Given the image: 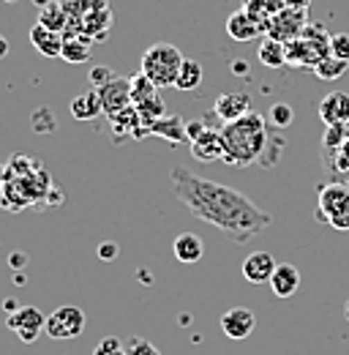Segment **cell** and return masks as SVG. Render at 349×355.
<instances>
[{"mask_svg":"<svg viewBox=\"0 0 349 355\" xmlns=\"http://www.w3.org/2000/svg\"><path fill=\"white\" fill-rule=\"evenodd\" d=\"M172 189L191 216L216 227L232 243H249L270 224V214L262 211L254 200L186 167H172Z\"/></svg>","mask_w":349,"mask_h":355,"instance_id":"6da1fadb","label":"cell"},{"mask_svg":"<svg viewBox=\"0 0 349 355\" xmlns=\"http://www.w3.org/2000/svg\"><path fill=\"white\" fill-rule=\"evenodd\" d=\"M221 137L226 145V156L224 162L232 167H249L254 162H262L265 148L270 142V132H267V121L260 112H249L232 123L221 126Z\"/></svg>","mask_w":349,"mask_h":355,"instance_id":"7a4b0ae2","label":"cell"},{"mask_svg":"<svg viewBox=\"0 0 349 355\" xmlns=\"http://www.w3.org/2000/svg\"><path fill=\"white\" fill-rule=\"evenodd\" d=\"M183 52L174 44L167 42H159V44H150L142 52V60H139V71L156 85V88H174V80H177V71L183 66Z\"/></svg>","mask_w":349,"mask_h":355,"instance_id":"3957f363","label":"cell"},{"mask_svg":"<svg viewBox=\"0 0 349 355\" xmlns=\"http://www.w3.org/2000/svg\"><path fill=\"white\" fill-rule=\"evenodd\" d=\"M330 55V33L322 22H308L303 33L287 44V66L292 69H311Z\"/></svg>","mask_w":349,"mask_h":355,"instance_id":"277c9868","label":"cell"},{"mask_svg":"<svg viewBox=\"0 0 349 355\" xmlns=\"http://www.w3.org/2000/svg\"><path fill=\"white\" fill-rule=\"evenodd\" d=\"M314 219L322 224H330L333 230H349V183L330 180L319 186L316 197V211Z\"/></svg>","mask_w":349,"mask_h":355,"instance_id":"5b68a950","label":"cell"},{"mask_svg":"<svg viewBox=\"0 0 349 355\" xmlns=\"http://www.w3.org/2000/svg\"><path fill=\"white\" fill-rule=\"evenodd\" d=\"M82 331H85V311L80 306H71V304L57 306L46 317V328H44V334L49 339H60V342L63 339H77Z\"/></svg>","mask_w":349,"mask_h":355,"instance_id":"8992f818","label":"cell"},{"mask_svg":"<svg viewBox=\"0 0 349 355\" xmlns=\"http://www.w3.org/2000/svg\"><path fill=\"white\" fill-rule=\"evenodd\" d=\"M305 25H308V11L284 6V8L267 22L265 36H270V39H276V42H281V44H289L292 39H298V36L303 33Z\"/></svg>","mask_w":349,"mask_h":355,"instance_id":"52a82bcc","label":"cell"},{"mask_svg":"<svg viewBox=\"0 0 349 355\" xmlns=\"http://www.w3.org/2000/svg\"><path fill=\"white\" fill-rule=\"evenodd\" d=\"M6 325H8V331H14L25 345H33L44 334V328H46V317H44L36 306H19V309H14L8 314Z\"/></svg>","mask_w":349,"mask_h":355,"instance_id":"ba28073f","label":"cell"},{"mask_svg":"<svg viewBox=\"0 0 349 355\" xmlns=\"http://www.w3.org/2000/svg\"><path fill=\"white\" fill-rule=\"evenodd\" d=\"M98 98L104 107V115L115 118L118 112L131 107V80L126 77H115L112 83H107L104 88H98Z\"/></svg>","mask_w":349,"mask_h":355,"instance_id":"9c48e42d","label":"cell"},{"mask_svg":"<svg viewBox=\"0 0 349 355\" xmlns=\"http://www.w3.org/2000/svg\"><path fill=\"white\" fill-rule=\"evenodd\" d=\"M254 328H257V317H254V311L246 309V306H235V309L224 311V317H221L224 336H229L235 342L249 339L254 334Z\"/></svg>","mask_w":349,"mask_h":355,"instance_id":"30bf717a","label":"cell"},{"mask_svg":"<svg viewBox=\"0 0 349 355\" xmlns=\"http://www.w3.org/2000/svg\"><path fill=\"white\" fill-rule=\"evenodd\" d=\"M191 156L197 162H202V164L221 162L226 156V145H224L221 129H205L197 139H191Z\"/></svg>","mask_w":349,"mask_h":355,"instance_id":"8fae6325","label":"cell"},{"mask_svg":"<svg viewBox=\"0 0 349 355\" xmlns=\"http://www.w3.org/2000/svg\"><path fill=\"white\" fill-rule=\"evenodd\" d=\"M249 112H251V98H249V93H240V90L221 93L216 104H213V115L221 123H232V121H238Z\"/></svg>","mask_w":349,"mask_h":355,"instance_id":"7c38bea8","label":"cell"},{"mask_svg":"<svg viewBox=\"0 0 349 355\" xmlns=\"http://www.w3.org/2000/svg\"><path fill=\"white\" fill-rule=\"evenodd\" d=\"M226 36H229L232 42L249 44V42H254V39H262L265 31H262L260 25H257L243 8H238V11H232V14L226 17Z\"/></svg>","mask_w":349,"mask_h":355,"instance_id":"4fadbf2b","label":"cell"},{"mask_svg":"<svg viewBox=\"0 0 349 355\" xmlns=\"http://www.w3.org/2000/svg\"><path fill=\"white\" fill-rule=\"evenodd\" d=\"M319 118H322L325 126L349 123V93H344V90H330L319 101Z\"/></svg>","mask_w":349,"mask_h":355,"instance_id":"5bb4252c","label":"cell"},{"mask_svg":"<svg viewBox=\"0 0 349 355\" xmlns=\"http://www.w3.org/2000/svg\"><path fill=\"white\" fill-rule=\"evenodd\" d=\"M276 268H278V263H276V257L270 252H251L243 260V276L251 284H267L270 276L276 273Z\"/></svg>","mask_w":349,"mask_h":355,"instance_id":"9a60e30c","label":"cell"},{"mask_svg":"<svg viewBox=\"0 0 349 355\" xmlns=\"http://www.w3.org/2000/svg\"><path fill=\"white\" fill-rule=\"evenodd\" d=\"M267 284L278 298H292L298 293V287H301V270L295 266H289V263H281L276 268V273L270 276Z\"/></svg>","mask_w":349,"mask_h":355,"instance_id":"2e32d148","label":"cell"},{"mask_svg":"<svg viewBox=\"0 0 349 355\" xmlns=\"http://www.w3.org/2000/svg\"><path fill=\"white\" fill-rule=\"evenodd\" d=\"M322 164L328 170V175L339 183H349V132L347 139L341 142V148L336 150H322Z\"/></svg>","mask_w":349,"mask_h":355,"instance_id":"e0dca14e","label":"cell"},{"mask_svg":"<svg viewBox=\"0 0 349 355\" xmlns=\"http://www.w3.org/2000/svg\"><path fill=\"white\" fill-rule=\"evenodd\" d=\"M172 252H174V257H177V263H183V266H194V263L202 260V254H205V243H202L194 232H180V235L174 238Z\"/></svg>","mask_w":349,"mask_h":355,"instance_id":"ac0fdd59","label":"cell"},{"mask_svg":"<svg viewBox=\"0 0 349 355\" xmlns=\"http://www.w3.org/2000/svg\"><path fill=\"white\" fill-rule=\"evenodd\" d=\"M63 42H66L63 33H55V31L44 28V25H39V22L30 28V44L36 46L44 58H60Z\"/></svg>","mask_w":349,"mask_h":355,"instance_id":"d6986e66","label":"cell"},{"mask_svg":"<svg viewBox=\"0 0 349 355\" xmlns=\"http://www.w3.org/2000/svg\"><path fill=\"white\" fill-rule=\"evenodd\" d=\"M69 110H71V115H74L77 121H96V118L104 112L101 98H98V90H87V93L74 96L71 104H69Z\"/></svg>","mask_w":349,"mask_h":355,"instance_id":"ffe728a7","label":"cell"},{"mask_svg":"<svg viewBox=\"0 0 349 355\" xmlns=\"http://www.w3.org/2000/svg\"><path fill=\"white\" fill-rule=\"evenodd\" d=\"M284 0H243V11L260 25L262 31H267V22L284 8Z\"/></svg>","mask_w":349,"mask_h":355,"instance_id":"44dd1931","label":"cell"},{"mask_svg":"<svg viewBox=\"0 0 349 355\" xmlns=\"http://www.w3.org/2000/svg\"><path fill=\"white\" fill-rule=\"evenodd\" d=\"M69 22H71V17H69V11H66V6H63V3H55V0H49L46 6H42V14H39V25L49 28V31H55V33H66Z\"/></svg>","mask_w":349,"mask_h":355,"instance_id":"7402d4cb","label":"cell"},{"mask_svg":"<svg viewBox=\"0 0 349 355\" xmlns=\"http://www.w3.org/2000/svg\"><path fill=\"white\" fill-rule=\"evenodd\" d=\"M257 58H260L262 66H267V69H284L287 66V44H281V42H276L270 36H262Z\"/></svg>","mask_w":349,"mask_h":355,"instance_id":"603a6c76","label":"cell"},{"mask_svg":"<svg viewBox=\"0 0 349 355\" xmlns=\"http://www.w3.org/2000/svg\"><path fill=\"white\" fill-rule=\"evenodd\" d=\"M147 134H156V137H164L167 142H183V139H188L186 137V121H180V118H174V115H164V118H159L156 123H150V129Z\"/></svg>","mask_w":349,"mask_h":355,"instance_id":"cb8c5ba5","label":"cell"},{"mask_svg":"<svg viewBox=\"0 0 349 355\" xmlns=\"http://www.w3.org/2000/svg\"><path fill=\"white\" fill-rule=\"evenodd\" d=\"M199 85H202V66H199L197 60H188V58H186L183 66H180V71H177L174 88L191 93V90H197Z\"/></svg>","mask_w":349,"mask_h":355,"instance_id":"d4e9b609","label":"cell"},{"mask_svg":"<svg viewBox=\"0 0 349 355\" xmlns=\"http://www.w3.org/2000/svg\"><path fill=\"white\" fill-rule=\"evenodd\" d=\"M136 107V112H139V121H142V129L147 134L150 129V123H156L159 118H164L167 115V104H164V98L156 93L153 98H147V101H142V104H134Z\"/></svg>","mask_w":349,"mask_h":355,"instance_id":"484cf974","label":"cell"},{"mask_svg":"<svg viewBox=\"0 0 349 355\" xmlns=\"http://www.w3.org/2000/svg\"><path fill=\"white\" fill-rule=\"evenodd\" d=\"M60 58H63L66 63H71V66H74V63H87V60H90V39H85V36L66 39Z\"/></svg>","mask_w":349,"mask_h":355,"instance_id":"4316f807","label":"cell"},{"mask_svg":"<svg viewBox=\"0 0 349 355\" xmlns=\"http://www.w3.org/2000/svg\"><path fill=\"white\" fill-rule=\"evenodd\" d=\"M347 69H349V60H339V58L328 55L325 60H319V63L314 66V74H316L319 80H325V83H336V80H341V77L347 74Z\"/></svg>","mask_w":349,"mask_h":355,"instance_id":"83f0119b","label":"cell"},{"mask_svg":"<svg viewBox=\"0 0 349 355\" xmlns=\"http://www.w3.org/2000/svg\"><path fill=\"white\" fill-rule=\"evenodd\" d=\"M159 93V88L139 71L136 77H131V104H142V101H147V98H153Z\"/></svg>","mask_w":349,"mask_h":355,"instance_id":"f1b7e54d","label":"cell"},{"mask_svg":"<svg viewBox=\"0 0 349 355\" xmlns=\"http://www.w3.org/2000/svg\"><path fill=\"white\" fill-rule=\"evenodd\" d=\"M292 121H295V110H292L289 104L278 101V104L270 107V123H273L276 129H289Z\"/></svg>","mask_w":349,"mask_h":355,"instance_id":"f546056e","label":"cell"},{"mask_svg":"<svg viewBox=\"0 0 349 355\" xmlns=\"http://www.w3.org/2000/svg\"><path fill=\"white\" fill-rule=\"evenodd\" d=\"M93 355H126V345H123L118 336H104V339L96 345Z\"/></svg>","mask_w":349,"mask_h":355,"instance_id":"4dcf8cb0","label":"cell"},{"mask_svg":"<svg viewBox=\"0 0 349 355\" xmlns=\"http://www.w3.org/2000/svg\"><path fill=\"white\" fill-rule=\"evenodd\" d=\"M126 355H161V353H159V347L153 342H147L142 336H134L129 345H126Z\"/></svg>","mask_w":349,"mask_h":355,"instance_id":"1f68e13d","label":"cell"},{"mask_svg":"<svg viewBox=\"0 0 349 355\" xmlns=\"http://www.w3.org/2000/svg\"><path fill=\"white\" fill-rule=\"evenodd\" d=\"M87 80H90V85L98 90V88H104L107 83H112L115 80V74H112V69L109 66H93L90 69V74H87Z\"/></svg>","mask_w":349,"mask_h":355,"instance_id":"d6a6232c","label":"cell"},{"mask_svg":"<svg viewBox=\"0 0 349 355\" xmlns=\"http://www.w3.org/2000/svg\"><path fill=\"white\" fill-rule=\"evenodd\" d=\"M330 55L339 58V60H349V33L330 36Z\"/></svg>","mask_w":349,"mask_h":355,"instance_id":"836d02e7","label":"cell"},{"mask_svg":"<svg viewBox=\"0 0 349 355\" xmlns=\"http://www.w3.org/2000/svg\"><path fill=\"white\" fill-rule=\"evenodd\" d=\"M205 129H208V126H205V121H186V137H188V142H191V139H197Z\"/></svg>","mask_w":349,"mask_h":355,"instance_id":"e575fe53","label":"cell"},{"mask_svg":"<svg viewBox=\"0 0 349 355\" xmlns=\"http://www.w3.org/2000/svg\"><path fill=\"white\" fill-rule=\"evenodd\" d=\"M118 252H120V249H118L115 243H101V246H98V257H101L104 263L115 260V257H118Z\"/></svg>","mask_w":349,"mask_h":355,"instance_id":"d590c367","label":"cell"},{"mask_svg":"<svg viewBox=\"0 0 349 355\" xmlns=\"http://www.w3.org/2000/svg\"><path fill=\"white\" fill-rule=\"evenodd\" d=\"M232 74H238V77L246 74V77H249V63H246V60H235V63H232Z\"/></svg>","mask_w":349,"mask_h":355,"instance_id":"8d00e7d4","label":"cell"},{"mask_svg":"<svg viewBox=\"0 0 349 355\" xmlns=\"http://www.w3.org/2000/svg\"><path fill=\"white\" fill-rule=\"evenodd\" d=\"M289 8H301V11H308V6H311V0H284Z\"/></svg>","mask_w":349,"mask_h":355,"instance_id":"74e56055","label":"cell"},{"mask_svg":"<svg viewBox=\"0 0 349 355\" xmlns=\"http://www.w3.org/2000/svg\"><path fill=\"white\" fill-rule=\"evenodd\" d=\"M11 266H14V268H22V266H25V254H19V252H17V254L11 257Z\"/></svg>","mask_w":349,"mask_h":355,"instance_id":"f35d334b","label":"cell"},{"mask_svg":"<svg viewBox=\"0 0 349 355\" xmlns=\"http://www.w3.org/2000/svg\"><path fill=\"white\" fill-rule=\"evenodd\" d=\"M6 55H8V42H6V36L0 33V60H3Z\"/></svg>","mask_w":349,"mask_h":355,"instance_id":"ab89813d","label":"cell"},{"mask_svg":"<svg viewBox=\"0 0 349 355\" xmlns=\"http://www.w3.org/2000/svg\"><path fill=\"white\" fill-rule=\"evenodd\" d=\"M8 178H11V173H8V167H6V164H0V183H6Z\"/></svg>","mask_w":349,"mask_h":355,"instance_id":"60d3db41","label":"cell"},{"mask_svg":"<svg viewBox=\"0 0 349 355\" xmlns=\"http://www.w3.org/2000/svg\"><path fill=\"white\" fill-rule=\"evenodd\" d=\"M46 3H49V0H36V6H46Z\"/></svg>","mask_w":349,"mask_h":355,"instance_id":"b9f144b4","label":"cell"},{"mask_svg":"<svg viewBox=\"0 0 349 355\" xmlns=\"http://www.w3.org/2000/svg\"><path fill=\"white\" fill-rule=\"evenodd\" d=\"M344 314H347V320H349V301H347V309H344Z\"/></svg>","mask_w":349,"mask_h":355,"instance_id":"7bdbcfd3","label":"cell"}]
</instances>
